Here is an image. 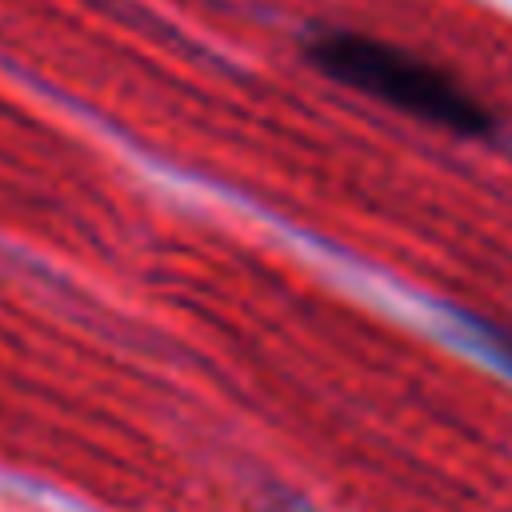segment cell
Listing matches in <instances>:
<instances>
[{"label": "cell", "instance_id": "6da1fadb", "mask_svg": "<svg viewBox=\"0 0 512 512\" xmlns=\"http://www.w3.org/2000/svg\"><path fill=\"white\" fill-rule=\"evenodd\" d=\"M308 60L320 72H328L332 80H340L356 92H368L416 120L440 124L448 132L484 136L492 128V112L456 76H448L444 68H436L396 44L328 28L308 40Z\"/></svg>", "mask_w": 512, "mask_h": 512}]
</instances>
